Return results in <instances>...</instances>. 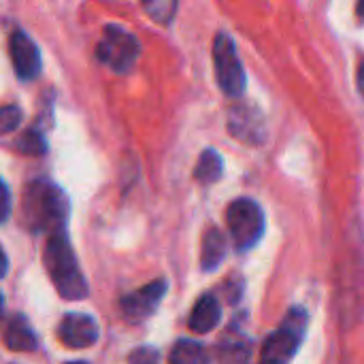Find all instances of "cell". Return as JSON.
Here are the masks:
<instances>
[{
  "label": "cell",
  "instance_id": "6da1fadb",
  "mask_svg": "<svg viewBox=\"0 0 364 364\" xmlns=\"http://www.w3.org/2000/svg\"><path fill=\"white\" fill-rule=\"evenodd\" d=\"M23 222L32 232H60L68 220V198L51 181H34L23 194Z\"/></svg>",
  "mask_w": 364,
  "mask_h": 364
},
{
  "label": "cell",
  "instance_id": "7a4b0ae2",
  "mask_svg": "<svg viewBox=\"0 0 364 364\" xmlns=\"http://www.w3.org/2000/svg\"><path fill=\"white\" fill-rule=\"evenodd\" d=\"M43 262H45V269L49 273L58 294L64 301H81L83 296H87V282L77 264V256H75L64 230L53 232L47 239V245L43 252Z\"/></svg>",
  "mask_w": 364,
  "mask_h": 364
},
{
  "label": "cell",
  "instance_id": "3957f363",
  "mask_svg": "<svg viewBox=\"0 0 364 364\" xmlns=\"http://www.w3.org/2000/svg\"><path fill=\"white\" fill-rule=\"evenodd\" d=\"M226 222L232 243L241 252L254 247L264 232V213L260 205L250 198L235 200L226 211Z\"/></svg>",
  "mask_w": 364,
  "mask_h": 364
},
{
  "label": "cell",
  "instance_id": "277c9868",
  "mask_svg": "<svg viewBox=\"0 0 364 364\" xmlns=\"http://www.w3.org/2000/svg\"><path fill=\"white\" fill-rule=\"evenodd\" d=\"M305 324H307V316L303 309H292L286 318V322L282 324V328H277L275 333L269 335V339L264 341L262 348V364H288L303 339L305 333Z\"/></svg>",
  "mask_w": 364,
  "mask_h": 364
},
{
  "label": "cell",
  "instance_id": "5b68a950",
  "mask_svg": "<svg viewBox=\"0 0 364 364\" xmlns=\"http://www.w3.org/2000/svg\"><path fill=\"white\" fill-rule=\"evenodd\" d=\"M213 64H215L218 85L222 87V92L232 98L241 96L245 90V73L232 38L224 32H220L213 41Z\"/></svg>",
  "mask_w": 364,
  "mask_h": 364
},
{
  "label": "cell",
  "instance_id": "8992f818",
  "mask_svg": "<svg viewBox=\"0 0 364 364\" xmlns=\"http://www.w3.org/2000/svg\"><path fill=\"white\" fill-rule=\"evenodd\" d=\"M96 53L98 60L105 62L109 68L126 73L139 58V43L128 30L119 26H107Z\"/></svg>",
  "mask_w": 364,
  "mask_h": 364
},
{
  "label": "cell",
  "instance_id": "52a82bcc",
  "mask_svg": "<svg viewBox=\"0 0 364 364\" xmlns=\"http://www.w3.org/2000/svg\"><path fill=\"white\" fill-rule=\"evenodd\" d=\"M228 130L245 145H262L267 141L264 117L252 105H235L228 111Z\"/></svg>",
  "mask_w": 364,
  "mask_h": 364
},
{
  "label": "cell",
  "instance_id": "ba28073f",
  "mask_svg": "<svg viewBox=\"0 0 364 364\" xmlns=\"http://www.w3.org/2000/svg\"><path fill=\"white\" fill-rule=\"evenodd\" d=\"M168 286L164 279H156V282H149L147 286L126 294L122 299V314L128 322H143L147 320L162 303L164 294H166Z\"/></svg>",
  "mask_w": 364,
  "mask_h": 364
},
{
  "label": "cell",
  "instance_id": "9c48e42d",
  "mask_svg": "<svg viewBox=\"0 0 364 364\" xmlns=\"http://www.w3.org/2000/svg\"><path fill=\"white\" fill-rule=\"evenodd\" d=\"M98 324L87 314H66L58 326L60 341L70 350H85L98 341Z\"/></svg>",
  "mask_w": 364,
  "mask_h": 364
},
{
  "label": "cell",
  "instance_id": "30bf717a",
  "mask_svg": "<svg viewBox=\"0 0 364 364\" xmlns=\"http://www.w3.org/2000/svg\"><path fill=\"white\" fill-rule=\"evenodd\" d=\"M9 51H11V60H13L15 75L19 79L32 81V79L38 77V73H41V53H38L36 45L21 30H15L11 34Z\"/></svg>",
  "mask_w": 364,
  "mask_h": 364
},
{
  "label": "cell",
  "instance_id": "8fae6325",
  "mask_svg": "<svg viewBox=\"0 0 364 364\" xmlns=\"http://www.w3.org/2000/svg\"><path fill=\"white\" fill-rule=\"evenodd\" d=\"M220 320H222V307H220L218 299L213 294H205L194 305L190 320H188V326L192 333L205 335V333H211L220 324Z\"/></svg>",
  "mask_w": 364,
  "mask_h": 364
},
{
  "label": "cell",
  "instance_id": "7c38bea8",
  "mask_svg": "<svg viewBox=\"0 0 364 364\" xmlns=\"http://www.w3.org/2000/svg\"><path fill=\"white\" fill-rule=\"evenodd\" d=\"M4 346L11 352H30L36 348V335L23 316H13L4 328Z\"/></svg>",
  "mask_w": 364,
  "mask_h": 364
},
{
  "label": "cell",
  "instance_id": "4fadbf2b",
  "mask_svg": "<svg viewBox=\"0 0 364 364\" xmlns=\"http://www.w3.org/2000/svg\"><path fill=\"white\" fill-rule=\"evenodd\" d=\"M226 256V237L218 228H209L203 239L200 264L203 271H215Z\"/></svg>",
  "mask_w": 364,
  "mask_h": 364
},
{
  "label": "cell",
  "instance_id": "5bb4252c",
  "mask_svg": "<svg viewBox=\"0 0 364 364\" xmlns=\"http://www.w3.org/2000/svg\"><path fill=\"white\" fill-rule=\"evenodd\" d=\"M222 171H224V162H222L220 154L213 149H207L198 158V164L194 168V177L200 183H213L222 177Z\"/></svg>",
  "mask_w": 364,
  "mask_h": 364
},
{
  "label": "cell",
  "instance_id": "9a60e30c",
  "mask_svg": "<svg viewBox=\"0 0 364 364\" xmlns=\"http://www.w3.org/2000/svg\"><path fill=\"white\" fill-rule=\"evenodd\" d=\"M171 364H205V348L196 341L181 339L171 350Z\"/></svg>",
  "mask_w": 364,
  "mask_h": 364
},
{
  "label": "cell",
  "instance_id": "2e32d148",
  "mask_svg": "<svg viewBox=\"0 0 364 364\" xmlns=\"http://www.w3.org/2000/svg\"><path fill=\"white\" fill-rule=\"evenodd\" d=\"M147 15L158 23H168L177 11V0H141Z\"/></svg>",
  "mask_w": 364,
  "mask_h": 364
},
{
  "label": "cell",
  "instance_id": "e0dca14e",
  "mask_svg": "<svg viewBox=\"0 0 364 364\" xmlns=\"http://www.w3.org/2000/svg\"><path fill=\"white\" fill-rule=\"evenodd\" d=\"M17 149L28 154V156H43L47 151V143H45V139L36 130H28L17 141Z\"/></svg>",
  "mask_w": 364,
  "mask_h": 364
},
{
  "label": "cell",
  "instance_id": "ac0fdd59",
  "mask_svg": "<svg viewBox=\"0 0 364 364\" xmlns=\"http://www.w3.org/2000/svg\"><path fill=\"white\" fill-rule=\"evenodd\" d=\"M21 109L15 105H6L0 109V134H9L13 130H17V126L21 124Z\"/></svg>",
  "mask_w": 364,
  "mask_h": 364
},
{
  "label": "cell",
  "instance_id": "d6986e66",
  "mask_svg": "<svg viewBox=\"0 0 364 364\" xmlns=\"http://www.w3.org/2000/svg\"><path fill=\"white\" fill-rule=\"evenodd\" d=\"M160 363V352L156 348H139L128 356V364H158Z\"/></svg>",
  "mask_w": 364,
  "mask_h": 364
},
{
  "label": "cell",
  "instance_id": "ffe728a7",
  "mask_svg": "<svg viewBox=\"0 0 364 364\" xmlns=\"http://www.w3.org/2000/svg\"><path fill=\"white\" fill-rule=\"evenodd\" d=\"M9 215H11V192H9L6 183L0 179V224L6 222Z\"/></svg>",
  "mask_w": 364,
  "mask_h": 364
},
{
  "label": "cell",
  "instance_id": "44dd1931",
  "mask_svg": "<svg viewBox=\"0 0 364 364\" xmlns=\"http://www.w3.org/2000/svg\"><path fill=\"white\" fill-rule=\"evenodd\" d=\"M6 271H9V258H6V254H4V250L0 245V279L6 275Z\"/></svg>",
  "mask_w": 364,
  "mask_h": 364
},
{
  "label": "cell",
  "instance_id": "7402d4cb",
  "mask_svg": "<svg viewBox=\"0 0 364 364\" xmlns=\"http://www.w3.org/2000/svg\"><path fill=\"white\" fill-rule=\"evenodd\" d=\"M358 90H360V94L364 96V62L360 64V68H358Z\"/></svg>",
  "mask_w": 364,
  "mask_h": 364
},
{
  "label": "cell",
  "instance_id": "603a6c76",
  "mask_svg": "<svg viewBox=\"0 0 364 364\" xmlns=\"http://www.w3.org/2000/svg\"><path fill=\"white\" fill-rule=\"evenodd\" d=\"M358 15L364 17V0H358Z\"/></svg>",
  "mask_w": 364,
  "mask_h": 364
},
{
  "label": "cell",
  "instance_id": "cb8c5ba5",
  "mask_svg": "<svg viewBox=\"0 0 364 364\" xmlns=\"http://www.w3.org/2000/svg\"><path fill=\"white\" fill-rule=\"evenodd\" d=\"M2 309H4V301H2V294H0V314H2Z\"/></svg>",
  "mask_w": 364,
  "mask_h": 364
},
{
  "label": "cell",
  "instance_id": "d4e9b609",
  "mask_svg": "<svg viewBox=\"0 0 364 364\" xmlns=\"http://www.w3.org/2000/svg\"><path fill=\"white\" fill-rule=\"evenodd\" d=\"M66 364H87V363H66Z\"/></svg>",
  "mask_w": 364,
  "mask_h": 364
},
{
  "label": "cell",
  "instance_id": "484cf974",
  "mask_svg": "<svg viewBox=\"0 0 364 364\" xmlns=\"http://www.w3.org/2000/svg\"><path fill=\"white\" fill-rule=\"evenodd\" d=\"M260 364H262V363H260Z\"/></svg>",
  "mask_w": 364,
  "mask_h": 364
}]
</instances>
